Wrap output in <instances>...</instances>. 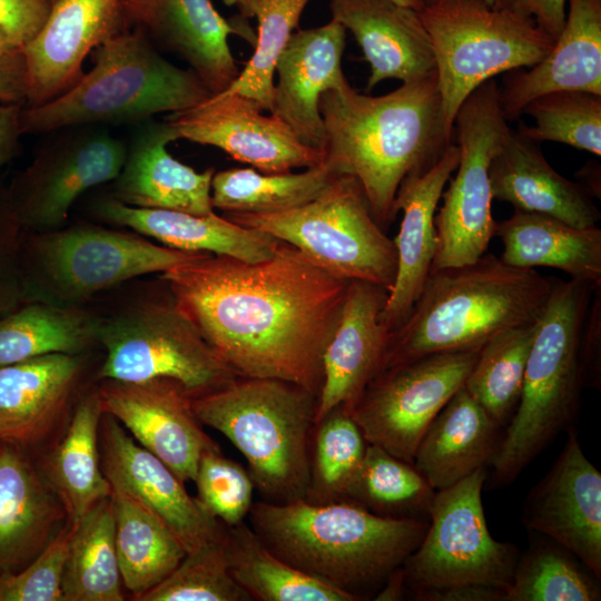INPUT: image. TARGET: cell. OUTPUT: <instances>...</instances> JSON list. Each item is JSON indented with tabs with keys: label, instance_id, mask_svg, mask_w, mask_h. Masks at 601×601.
<instances>
[{
	"label": "cell",
	"instance_id": "obj_1",
	"mask_svg": "<svg viewBox=\"0 0 601 601\" xmlns=\"http://www.w3.org/2000/svg\"><path fill=\"white\" fill-rule=\"evenodd\" d=\"M161 278L176 306L238 377L277 378L318 396L323 353L351 282L280 240L262 262L206 253Z\"/></svg>",
	"mask_w": 601,
	"mask_h": 601
},
{
	"label": "cell",
	"instance_id": "obj_2",
	"mask_svg": "<svg viewBox=\"0 0 601 601\" xmlns=\"http://www.w3.org/2000/svg\"><path fill=\"white\" fill-rule=\"evenodd\" d=\"M325 130L324 164L335 175L354 177L377 224L395 218L401 184L433 167L453 142L447 131L436 73L402 83L381 96L351 85L321 96Z\"/></svg>",
	"mask_w": 601,
	"mask_h": 601
},
{
	"label": "cell",
	"instance_id": "obj_3",
	"mask_svg": "<svg viewBox=\"0 0 601 601\" xmlns=\"http://www.w3.org/2000/svg\"><path fill=\"white\" fill-rule=\"evenodd\" d=\"M247 518L277 556L356 601L376 595L428 528V521L381 516L347 500H259Z\"/></svg>",
	"mask_w": 601,
	"mask_h": 601
},
{
	"label": "cell",
	"instance_id": "obj_4",
	"mask_svg": "<svg viewBox=\"0 0 601 601\" xmlns=\"http://www.w3.org/2000/svg\"><path fill=\"white\" fill-rule=\"evenodd\" d=\"M553 283L494 254L430 272L406 319L388 334L378 373L428 354L481 349L497 334L536 322Z\"/></svg>",
	"mask_w": 601,
	"mask_h": 601
},
{
	"label": "cell",
	"instance_id": "obj_5",
	"mask_svg": "<svg viewBox=\"0 0 601 601\" xmlns=\"http://www.w3.org/2000/svg\"><path fill=\"white\" fill-rule=\"evenodd\" d=\"M90 55L91 69L71 88L40 106L22 107V134L137 125L158 114L186 110L211 96L194 71L164 58L140 29H121Z\"/></svg>",
	"mask_w": 601,
	"mask_h": 601
},
{
	"label": "cell",
	"instance_id": "obj_6",
	"mask_svg": "<svg viewBox=\"0 0 601 601\" xmlns=\"http://www.w3.org/2000/svg\"><path fill=\"white\" fill-rule=\"evenodd\" d=\"M203 425L221 433L243 454L264 501L305 500L317 396L277 378L236 377L191 398Z\"/></svg>",
	"mask_w": 601,
	"mask_h": 601
},
{
	"label": "cell",
	"instance_id": "obj_7",
	"mask_svg": "<svg viewBox=\"0 0 601 601\" xmlns=\"http://www.w3.org/2000/svg\"><path fill=\"white\" fill-rule=\"evenodd\" d=\"M595 286L573 278H554L551 294L536 321L518 408L490 463L494 485L515 480L578 417L584 387L579 342Z\"/></svg>",
	"mask_w": 601,
	"mask_h": 601
},
{
	"label": "cell",
	"instance_id": "obj_8",
	"mask_svg": "<svg viewBox=\"0 0 601 601\" xmlns=\"http://www.w3.org/2000/svg\"><path fill=\"white\" fill-rule=\"evenodd\" d=\"M420 14L452 136L457 110L477 87L502 72L534 66L554 43L532 17L485 0H440Z\"/></svg>",
	"mask_w": 601,
	"mask_h": 601
},
{
	"label": "cell",
	"instance_id": "obj_9",
	"mask_svg": "<svg viewBox=\"0 0 601 601\" xmlns=\"http://www.w3.org/2000/svg\"><path fill=\"white\" fill-rule=\"evenodd\" d=\"M201 254L154 244L99 226L23 233L20 262L24 303L79 306L128 279L164 273Z\"/></svg>",
	"mask_w": 601,
	"mask_h": 601
},
{
	"label": "cell",
	"instance_id": "obj_10",
	"mask_svg": "<svg viewBox=\"0 0 601 601\" xmlns=\"http://www.w3.org/2000/svg\"><path fill=\"white\" fill-rule=\"evenodd\" d=\"M226 218L284 242L328 274L387 293L397 268L393 239L372 215L358 181L335 175L309 203L280 213H226Z\"/></svg>",
	"mask_w": 601,
	"mask_h": 601
},
{
	"label": "cell",
	"instance_id": "obj_11",
	"mask_svg": "<svg viewBox=\"0 0 601 601\" xmlns=\"http://www.w3.org/2000/svg\"><path fill=\"white\" fill-rule=\"evenodd\" d=\"M101 381L168 380L193 398L238 377L171 302L142 300L100 321Z\"/></svg>",
	"mask_w": 601,
	"mask_h": 601
},
{
	"label": "cell",
	"instance_id": "obj_12",
	"mask_svg": "<svg viewBox=\"0 0 601 601\" xmlns=\"http://www.w3.org/2000/svg\"><path fill=\"white\" fill-rule=\"evenodd\" d=\"M508 122L495 79L477 87L457 110L453 136L460 160L435 214L436 250L431 272L477 260L495 236L489 171L511 131Z\"/></svg>",
	"mask_w": 601,
	"mask_h": 601
},
{
	"label": "cell",
	"instance_id": "obj_13",
	"mask_svg": "<svg viewBox=\"0 0 601 601\" xmlns=\"http://www.w3.org/2000/svg\"><path fill=\"white\" fill-rule=\"evenodd\" d=\"M485 467L436 491L427 531L402 565L406 594L460 584L506 592L520 556L490 533L482 505Z\"/></svg>",
	"mask_w": 601,
	"mask_h": 601
},
{
	"label": "cell",
	"instance_id": "obj_14",
	"mask_svg": "<svg viewBox=\"0 0 601 601\" xmlns=\"http://www.w3.org/2000/svg\"><path fill=\"white\" fill-rule=\"evenodd\" d=\"M479 353H434L377 373L351 411L365 441L413 463L425 430L463 387Z\"/></svg>",
	"mask_w": 601,
	"mask_h": 601
},
{
	"label": "cell",
	"instance_id": "obj_15",
	"mask_svg": "<svg viewBox=\"0 0 601 601\" xmlns=\"http://www.w3.org/2000/svg\"><path fill=\"white\" fill-rule=\"evenodd\" d=\"M97 126L60 129L0 195L23 233L60 228L76 200L114 181L127 144Z\"/></svg>",
	"mask_w": 601,
	"mask_h": 601
},
{
	"label": "cell",
	"instance_id": "obj_16",
	"mask_svg": "<svg viewBox=\"0 0 601 601\" xmlns=\"http://www.w3.org/2000/svg\"><path fill=\"white\" fill-rule=\"evenodd\" d=\"M264 111L252 98L220 92L165 120L178 139L219 148L263 173L323 164V150L305 145L283 120Z\"/></svg>",
	"mask_w": 601,
	"mask_h": 601
},
{
	"label": "cell",
	"instance_id": "obj_17",
	"mask_svg": "<svg viewBox=\"0 0 601 601\" xmlns=\"http://www.w3.org/2000/svg\"><path fill=\"white\" fill-rule=\"evenodd\" d=\"M97 388L104 413L115 417L183 482L195 480L204 452L218 445L197 418L193 397L173 381L106 380Z\"/></svg>",
	"mask_w": 601,
	"mask_h": 601
},
{
	"label": "cell",
	"instance_id": "obj_18",
	"mask_svg": "<svg viewBox=\"0 0 601 601\" xmlns=\"http://www.w3.org/2000/svg\"><path fill=\"white\" fill-rule=\"evenodd\" d=\"M85 374L83 354L51 353L0 367V442L37 459L63 432Z\"/></svg>",
	"mask_w": 601,
	"mask_h": 601
},
{
	"label": "cell",
	"instance_id": "obj_19",
	"mask_svg": "<svg viewBox=\"0 0 601 601\" xmlns=\"http://www.w3.org/2000/svg\"><path fill=\"white\" fill-rule=\"evenodd\" d=\"M99 450L101 469L111 489L129 494L152 511L186 553L223 534L225 524L187 492L185 482L106 413L99 428Z\"/></svg>",
	"mask_w": 601,
	"mask_h": 601
},
{
	"label": "cell",
	"instance_id": "obj_20",
	"mask_svg": "<svg viewBox=\"0 0 601 601\" xmlns=\"http://www.w3.org/2000/svg\"><path fill=\"white\" fill-rule=\"evenodd\" d=\"M566 433L552 467L528 494L522 521L601 579V473L584 455L573 425Z\"/></svg>",
	"mask_w": 601,
	"mask_h": 601
},
{
	"label": "cell",
	"instance_id": "obj_21",
	"mask_svg": "<svg viewBox=\"0 0 601 601\" xmlns=\"http://www.w3.org/2000/svg\"><path fill=\"white\" fill-rule=\"evenodd\" d=\"M120 8L124 21L186 62L211 96L230 87L240 72L228 37L239 35L253 45L256 39L250 28L221 17L211 0H120Z\"/></svg>",
	"mask_w": 601,
	"mask_h": 601
},
{
	"label": "cell",
	"instance_id": "obj_22",
	"mask_svg": "<svg viewBox=\"0 0 601 601\" xmlns=\"http://www.w3.org/2000/svg\"><path fill=\"white\" fill-rule=\"evenodd\" d=\"M120 0H57L39 32L23 47L28 70L24 107L46 104L83 75L91 51L122 28Z\"/></svg>",
	"mask_w": 601,
	"mask_h": 601
},
{
	"label": "cell",
	"instance_id": "obj_23",
	"mask_svg": "<svg viewBox=\"0 0 601 601\" xmlns=\"http://www.w3.org/2000/svg\"><path fill=\"white\" fill-rule=\"evenodd\" d=\"M346 29L338 22L297 29L278 57L270 114L305 145L323 150L325 130L321 96L349 85L342 69Z\"/></svg>",
	"mask_w": 601,
	"mask_h": 601
},
{
	"label": "cell",
	"instance_id": "obj_24",
	"mask_svg": "<svg viewBox=\"0 0 601 601\" xmlns=\"http://www.w3.org/2000/svg\"><path fill=\"white\" fill-rule=\"evenodd\" d=\"M386 297L387 290L377 285L349 283L323 353L315 424L336 407L351 412L378 373L388 336L381 323Z\"/></svg>",
	"mask_w": 601,
	"mask_h": 601
},
{
	"label": "cell",
	"instance_id": "obj_25",
	"mask_svg": "<svg viewBox=\"0 0 601 601\" xmlns=\"http://www.w3.org/2000/svg\"><path fill=\"white\" fill-rule=\"evenodd\" d=\"M459 160L460 148L451 142L433 167L406 178L397 190L395 210L403 213L393 239L397 268L381 312V323L388 334L406 319L430 275L436 250L437 205Z\"/></svg>",
	"mask_w": 601,
	"mask_h": 601
},
{
	"label": "cell",
	"instance_id": "obj_26",
	"mask_svg": "<svg viewBox=\"0 0 601 601\" xmlns=\"http://www.w3.org/2000/svg\"><path fill=\"white\" fill-rule=\"evenodd\" d=\"M136 126L111 195L132 207L170 209L195 215L214 213V168L196 171L177 160L168 145L178 140L175 129L154 118Z\"/></svg>",
	"mask_w": 601,
	"mask_h": 601
},
{
	"label": "cell",
	"instance_id": "obj_27",
	"mask_svg": "<svg viewBox=\"0 0 601 601\" xmlns=\"http://www.w3.org/2000/svg\"><path fill=\"white\" fill-rule=\"evenodd\" d=\"M329 9L332 20L352 32L370 65L368 91L386 79L410 83L436 73L418 11L395 0H331Z\"/></svg>",
	"mask_w": 601,
	"mask_h": 601
},
{
	"label": "cell",
	"instance_id": "obj_28",
	"mask_svg": "<svg viewBox=\"0 0 601 601\" xmlns=\"http://www.w3.org/2000/svg\"><path fill=\"white\" fill-rule=\"evenodd\" d=\"M66 522L35 457L0 442V578L28 565Z\"/></svg>",
	"mask_w": 601,
	"mask_h": 601
},
{
	"label": "cell",
	"instance_id": "obj_29",
	"mask_svg": "<svg viewBox=\"0 0 601 601\" xmlns=\"http://www.w3.org/2000/svg\"><path fill=\"white\" fill-rule=\"evenodd\" d=\"M569 11L549 53L503 80L500 99L508 121L534 98L560 90L601 95V0H568Z\"/></svg>",
	"mask_w": 601,
	"mask_h": 601
},
{
	"label": "cell",
	"instance_id": "obj_30",
	"mask_svg": "<svg viewBox=\"0 0 601 601\" xmlns=\"http://www.w3.org/2000/svg\"><path fill=\"white\" fill-rule=\"evenodd\" d=\"M493 199L514 209L539 213L577 227L597 226L601 218L591 193L560 175L536 142L510 131L490 165Z\"/></svg>",
	"mask_w": 601,
	"mask_h": 601
},
{
	"label": "cell",
	"instance_id": "obj_31",
	"mask_svg": "<svg viewBox=\"0 0 601 601\" xmlns=\"http://www.w3.org/2000/svg\"><path fill=\"white\" fill-rule=\"evenodd\" d=\"M96 213L109 223L130 228L170 248L228 256L249 263L270 258L279 243L260 230L220 217L215 211L195 215L139 208L110 197L98 201Z\"/></svg>",
	"mask_w": 601,
	"mask_h": 601
},
{
	"label": "cell",
	"instance_id": "obj_32",
	"mask_svg": "<svg viewBox=\"0 0 601 601\" xmlns=\"http://www.w3.org/2000/svg\"><path fill=\"white\" fill-rule=\"evenodd\" d=\"M502 427L461 387L425 430L413 464L435 491L489 465Z\"/></svg>",
	"mask_w": 601,
	"mask_h": 601
},
{
	"label": "cell",
	"instance_id": "obj_33",
	"mask_svg": "<svg viewBox=\"0 0 601 601\" xmlns=\"http://www.w3.org/2000/svg\"><path fill=\"white\" fill-rule=\"evenodd\" d=\"M104 410L98 388L80 395L58 440L36 460L71 524L111 495L101 469L99 428Z\"/></svg>",
	"mask_w": 601,
	"mask_h": 601
},
{
	"label": "cell",
	"instance_id": "obj_34",
	"mask_svg": "<svg viewBox=\"0 0 601 601\" xmlns=\"http://www.w3.org/2000/svg\"><path fill=\"white\" fill-rule=\"evenodd\" d=\"M501 259L514 267L556 268L570 278L601 285V230L577 227L539 213L514 209L497 223Z\"/></svg>",
	"mask_w": 601,
	"mask_h": 601
},
{
	"label": "cell",
	"instance_id": "obj_35",
	"mask_svg": "<svg viewBox=\"0 0 601 601\" xmlns=\"http://www.w3.org/2000/svg\"><path fill=\"white\" fill-rule=\"evenodd\" d=\"M111 502L122 585L138 600L170 574L186 551L168 526L129 494L111 489Z\"/></svg>",
	"mask_w": 601,
	"mask_h": 601
},
{
	"label": "cell",
	"instance_id": "obj_36",
	"mask_svg": "<svg viewBox=\"0 0 601 601\" xmlns=\"http://www.w3.org/2000/svg\"><path fill=\"white\" fill-rule=\"evenodd\" d=\"M100 319L79 306L27 302L0 316V367L51 353L85 354Z\"/></svg>",
	"mask_w": 601,
	"mask_h": 601
},
{
	"label": "cell",
	"instance_id": "obj_37",
	"mask_svg": "<svg viewBox=\"0 0 601 601\" xmlns=\"http://www.w3.org/2000/svg\"><path fill=\"white\" fill-rule=\"evenodd\" d=\"M224 549L231 577L252 600L356 601L282 560L245 521L225 526Z\"/></svg>",
	"mask_w": 601,
	"mask_h": 601
},
{
	"label": "cell",
	"instance_id": "obj_38",
	"mask_svg": "<svg viewBox=\"0 0 601 601\" xmlns=\"http://www.w3.org/2000/svg\"><path fill=\"white\" fill-rule=\"evenodd\" d=\"M72 525L62 578L63 601H122L111 495Z\"/></svg>",
	"mask_w": 601,
	"mask_h": 601
},
{
	"label": "cell",
	"instance_id": "obj_39",
	"mask_svg": "<svg viewBox=\"0 0 601 601\" xmlns=\"http://www.w3.org/2000/svg\"><path fill=\"white\" fill-rule=\"evenodd\" d=\"M334 176L324 162L298 173L230 168L214 173L211 205L225 213H280L316 198Z\"/></svg>",
	"mask_w": 601,
	"mask_h": 601
},
{
	"label": "cell",
	"instance_id": "obj_40",
	"mask_svg": "<svg viewBox=\"0 0 601 601\" xmlns=\"http://www.w3.org/2000/svg\"><path fill=\"white\" fill-rule=\"evenodd\" d=\"M435 493L413 463L367 443L345 500L381 516L430 521Z\"/></svg>",
	"mask_w": 601,
	"mask_h": 601
},
{
	"label": "cell",
	"instance_id": "obj_41",
	"mask_svg": "<svg viewBox=\"0 0 601 601\" xmlns=\"http://www.w3.org/2000/svg\"><path fill=\"white\" fill-rule=\"evenodd\" d=\"M536 322L509 328L480 349L463 387L501 427L512 420L523 390Z\"/></svg>",
	"mask_w": 601,
	"mask_h": 601
},
{
	"label": "cell",
	"instance_id": "obj_42",
	"mask_svg": "<svg viewBox=\"0 0 601 601\" xmlns=\"http://www.w3.org/2000/svg\"><path fill=\"white\" fill-rule=\"evenodd\" d=\"M311 0H223L243 18H256L257 36L250 59L224 93H238L255 100L265 111L272 109L275 67Z\"/></svg>",
	"mask_w": 601,
	"mask_h": 601
},
{
	"label": "cell",
	"instance_id": "obj_43",
	"mask_svg": "<svg viewBox=\"0 0 601 601\" xmlns=\"http://www.w3.org/2000/svg\"><path fill=\"white\" fill-rule=\"evenodd\" d=\"M599 581L574 554L545 536L519 556L504 601H599Z\"/></svg>",
	"mask_w": 601,
	"mask_h": 601
},
{
	"label": "cell",
	"instance_id": "obj_44",
	"mask_svg": "<svg viewBox=\"0 0 601 601\" xmlns=\"http://www.w3.org/2000/svg\"><path fill=\"white\" fill-rule=\"evenodd\" d=\"M367 442L351 412L336 407L313 430L309 482L311 503L343 501L362 464Z\"/></svg>",
	"mask_w": 601,
	"mask_h": 601
},
{
	"label": "cell",
	"instance_id": "obj_45",
	"mask_svg": "<svg viewBox=\"0 0 601 601\" xmlns=\"http://www.w3.org/2000/svg\"><path fill=\"white\" fill-rule=\"evenodd\" d=\"M534 126L520 122L518 134L533 141H556L601 155V95L581 90L548 92L522 110Z\"/></svg>",
	"mask_w": 601,
	"mask_h": 601
},
{
	"label": "cell",
	"instance_id": "obj_46",
	"mask_svg": "<svg viewBox=\"0 0 601 601\" xmlns=\"http://www.w3.org/2000/svg\"><path fill=\"white\" fill-rule=\"evenodd\" d=\"M224 532L218 539L187 552L166 579L137 601L252 600L228 570Z\"/></svg>",
	"mask_w": 601,
	"mask_h": 601
},
{
	"label": "cell",
	"instance_id": "obj_47",
	"mask_svg": "<svg viewBox=\"0 0 601 601\" xmlns=\"http://www.w3.org/2000/svg\"><path fill=\"white\" fill-rule=\"evenodd\" d=\"M194 482L197 499L223 524L245 521L254 503V483L248 471L226 457L219 445L204 452Z\"/></svg>",
	"mask_w": 601,
	"mask_h": 601
},
{
	"label": "cell",
	"instance_id": "obj_48",
	"mask_svg": "<svg viewBox=\"0 0 601 601\" xmlns=\"http://www.w3.org/2000/svg\"><path fill=\"white\" fill-rule=\"evenodd\" d=\"M72 530L67 521L28 565L0 578V601H63L62 578Z\"/></svg>",
	"mask_w": 601,
	"mask_h": 601
},
{
	"label": "cell",
	"instance_id": "obj_49",
	"mask_svg": "<svg viewBox=\"0 0 601 601\" xmlns=\"http://www.w3.org/2000/svg\"><path fill=\"white\" fill-rule=\"evenodd\" d=\"M21 236L20 226L0 197V316L24 303Z\"/></svg>",
	"mask_w": 601,
	"mask_h": 601
},
{
	"label": "cell",
	"instance_id": "obj_50",
	"mask_svg": "<svg viewBox=\"0 0 601 601\" xmlns=\"http://www.w3.org/2000/svg\"><path fill=\"white\" fill-rule=\"evenodd\" d=\"M583 386L601 388V285L594 287L579 342Z\"/></svg>",
	"mask_w": 601,
	"mask_h": 601
},
{
	"label": "cell",
	"instance_id": "obj_51",
	"mask_svg": "<svg viewBox=\"0 0 601 601\" xmlns=\"http://www.w3.org/2000/svg\"><path fill=\"white\" fill-rule=\"evenodd\" d=\"M50 8L49 0H0V27L21 48L39 32Z\"/></svg>",
	"mask_w": 601,
	"mask_h": 601
},
{
	"label": "cell",
	"instance_id": "obj_52",
	"mask_svg": "<svg viewBox=\"0 0 601 601\" xmlns=\"http://www.w3.org/2000/svg\"><path fill=\"white\" fill-rule=\"evenodd\" d=\"M28 88L27 63L21 49L0 57V102L24 106Z\"/></svg>",
	"mask_w": 601,
	"mask_h": 601
},
{
	"label": "cell",
	"instance_id": "obj_53",
	"mask_svg": "<svg viewBox=\"0 0 601 601\" xmlns=\"http://www.w3.org/2000/svg\"><path fill=\"white\" fill-rule=\"evenodd\" d=\"M566 0H510L508 8L532 17L555 40L565 21Z\"/></svg>",
	"mask_w": 601,
	"mask_h": 601
},
{
	"label": "cell",
	"instance_id": "obj_54",
	"mask_svg": "<svg viewBox=\"0 0 601 601\" xmlns=\"http://www.w3.org/2000/svg\"><path fill=\"white\" fill-rule=\"evenodd\" d=\"M417 601H504L505 591L481 584H460L408 594Z\"/></svg>",
	"mask_w": 601,
	"mask_h": 601
},
{
	"label": "cell",
	"instance_id": "obj_55",
	"mask_svg": "<svg viewBox=\"0 0 601 601\" xmlns=\"http://www.w3.org/2000/svg\"><path fill=\"white\" fill-rule=\"evenodd\" d=\"M22 105L0 104V168L8 164L19 150L20 112Z\"/></svg>",
	"mask_w": 601,
	"mask_h": 601
},
{
	"label": "cell",
	"instance_id": "obj_56",
	"mask_svg": "<svg viewBox=\"0 0 601 601\" xmlns=\"http://www.w3.org/2000/svg\"><path fill=\"white\" fill-rule=\"evenodd\" d=\"M406 589L403 579L402 566L395 570L387 579L383 588L376 593L374 600L395 601L404 599Z\"/></svg>",
	"mask_w": 601,
	"mask_h": 601
},
{
	"label": "cell",
	"instance_id": "obj_57",
	"mask_svg": "<svg viewBox=\"0 0 601 601\" xmlns=\"http://www.w3.org/2000/svg\"><path fill=\"white\" fill-rule=\"evenodd\" d=\"M18 49L8 33L0 27V57Z\"/></svg>",
	"mask_w": 601,
	"mask_h": 601
},
{
	"label": "cell",
	"instance_id": "obj_58",
	"mask_svg": "<svg viewBox=\"0 0 601 601\" xmlns=\"http://www.w3.org/2000/svg\"><path fill=\"white\" fill-rule=\"evenodd\" d=\"M396 2L410 7L421 12L425 7V0H395Z\"/></svg>",
	"mask_w": 601,
	"mask_h": 601
},
{
	"label": "cell",
	"instance_id": "obj_59",
	"mask_svg": "<svg viewBox=\"0 0 601 601\" xmlns=\"http://www.w3.org/2000/svg\"><path fill=\"white\" fill-rule=\"evenodd\" d=\"M510 0H495L494 7L508 8Z\"/></svg>",
	"mask_w": 601,
	"mask_h": 601
},
{
	"label": "cell",
	"instance_id": "obj_60",
	"mask_svg": "<svg viewBox=\"0 0 601 601\" xmlns=\"http://www.w3.org/2000/svg\"><path fill=\"white\" fill-rule=\"evenodd\" d=\"M437 1H440V0H425V6L435 3V2H437ZM485 1H486L487 3H490L491 6H494V3H495V0H485Z\"/></svg>",
	"mask_w": 601,
	"mask_h": 601
},
{
	"label": "cell",
	"instance_id": "obj_61",
	"mask_svg": "<svg viewBox=\"0 0 601 601\" xmlns=\"http://www.w3.org/2000/svg\"><path fill=\"white\" fill-rule=\"evenodd\" d=\"M55 1H57V0H49V2H50L51 4H52Z\"/></svg>",
	"mask_w": 601,
	"mask_h": 601
}]
</instances>
